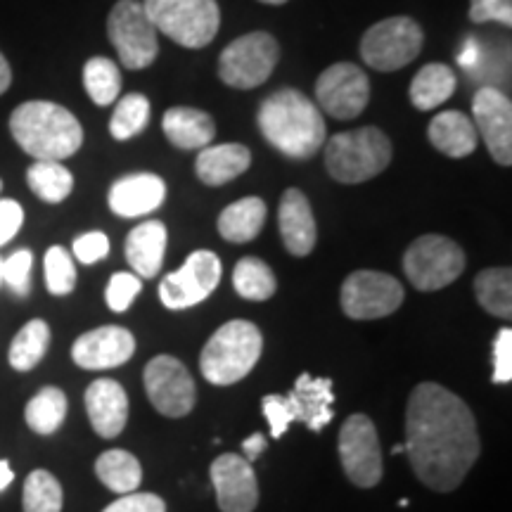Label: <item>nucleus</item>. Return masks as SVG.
Instances as JSON below:
<instances>
[{"label":"nucleus","mask_w":512,"mask_h":512,"mask_svg":"<svg viewBox=\"0 0 512 512\" xmlns=\"http://www.w3.org/2000/svg\"><path fill=\"white\" fill-rule=\"evenodd\" d=\"M406 453L425 486L458 489L479 458V432L467 403L441 384L422 382L406 408Z\"/></svg>","instance_id":"nucleus-1"},{"label":"nucleus","mask_w":512,"mask_h":512,"mask_svg":"<svg viewBox=\"0 0 512 512\" xmlns=\"http://www.w3.org/2000/svg\"><path fill=\"white\" fill-rule=\"evenodd\" d=\"M261 133L275 150L292 159H309L325 145L323 114L297 88H280L256 112Z\"/></svg>","instance_id":"nucleus-2"},{"label":"nucleus","mask_w":512,"mask_h":512,"mask_svg":"<svg viewBox=\"0 0 512 512\" xmlns=\"http://www.w3.org/2000/svg\"><path fill=\"white\" fill-rule=\"evenodd\" d=\"M10 133L36 162H62L76 155L83 143L79 119L67 107L48 100L22 102L10 117Z\"/></svg>","instance_id":"nucleus-3"},{"label":"nucleus","mask_w":512,"mask_h":512,"mask_svg":"<svg viewBox=\"0 0 512 512\" xmlns=\"http://www.w3.org/2000/svg\"><path fill=\"white\" fill-rule=\"evenodd\" d=\"M261 349H264V339L254 323L228 320L204 344L200 356L204 380L219 384V387L240 382L242 377L252 373L256 361L261 358Z\"/></svg>","instance_id":"nucleus-4"},{"label":"nucleus","mask_w":512,"mask_h":512,"mask_svg":"<svg viewBox=\"0 0 512 512\" xmlns=\"http://www.w3.org/2000/svg\"><path fill=\"white\" fill-rule=\"evenodd\" d=\"M332 403H335V389L330 377L302 373L290 394L264 396V415L271 427V437H283L292 422H304L311 432L325 430L335 418Z\"/></svg>","instance_id":"nucleus-5"},{"label":"nucleus","mask_w":512,"mask_h":512,"mask_svg":"<svg viewBox=\"0 0 512 512\" xmlns=\"http://www.w3.org/2000/svg\"><path fill=\"white\" fill-rule=\"evenodd\" d=\"M389 162H392V143L377 126L337 133L325 145V166L339 183H366L380 176Z\"/></svg>","instance_id":"nucleus-6"},{"label":"nucleus","mask_w":512,"mask_h":512,"mask_svg":"<svg viewBox=\"0 0 512 512\" xmlns=\"http://www.w3.org/2000/svg\"><path fill=\"white\" fill-rule=\"evenodd\" d=\"M143 8L157 34L183 48H204L219 34L221 10L216 0H143Z\"/></svg>","instance_id":"nucleus-7"},{"label":"nucleus","mask_w":512,"mask_h":512,"mask_svg":"<svg viewBox=\"0 0 512 512\" xmlns=\"http://www.w3.org/2000/svg\"><path fill=\"white\" fill-rule=\"evenodd\" d=\"M403 271L415 290L437 292L465 271V252L444 235H422L403 254Z\"/></svg>","instance_id":"nucleus-8"},{"label":"nucleus","mask_w":512,"mask_h":512,"mask_svg":"<svg viewBox=\"0 0 512 512\" xmlns=\"http://www.w3.org/2000/svg\"><path fill=\"white\" fill-rule=\"evenodd\" d=\"M280 60V46L268 31H252L228 43L219 57L221 81L238 91H252L271 79Z\"/></svg>","instance_id":"nucleus-9"},{"label":"nucleus","mask_w":512,"mask_h":512,"mask_svg":"<svg viewBox=\"0 0 512 512\" xmlns=\"http://www.w3.org/2000/svg\"><path fill=\"white\" fill-rule=\"evenodd\" d=\"M425 34L411 17H387L370 27L361 38V57L377 72H396L420 55Z\"/></svg>","instance_id":"nucleus-10"},{"label":"nucleus","mask_w":512,"mask_h":512,"mask_svg":"<svg viewBox=\"0 0 512 512\" xmlns=\"http://www.w3.org/2000/svg\"><path fill=\"white\" fill-rule=\"evenodd\" d=\"M107 36L126 69H147L157 60V29L140 0H119L107 17Z\"/></svg>","instance_id":"nucleus-11"},{"label":"nucleus","mask_w":512,"mask_h":512,"mask_svg":"<svg viewBox=\"0 0 512 512\" xmlns=\"http://www.w3.org/2000/svg\"><path fill=\"white\" fill-rule=\"evenodd\" d=\"M221 259L209 249L192 252L181 271L169 273L159 283V299L166 309L183 311L197 306L209 297L221 283Z\"/></svg>","instance_id":"nucleus-12"},{"label":"nucleus","mask_w":512,"mask_h":512,"mask_svg":"<svg viewBox=\"0 0 512 512\" xmlns=\"http://www.w3.org/2000/svg\"><path fill=\"white\" fill-rule=\"evenodd\" d=\"M339 460L349 482L363 489L380 484L382 479V448L377 430L368 415L356 413L339 430Z\"/></svg>","instance_id":"nucleus-13"},{"label":"nucleus","mask_w":512,"mask_h":512,"mask_svg":"<svg viewBox=\"0 0 512 512\" xmlns=\"http://www.w3.org/2000/svg\"><path fill=\"white\" fill-rule=\"evenodd\" d=\"M316 100L320 110L330 114L332 119H356L370 100L368 74L351 62L332 64L318 76Z\"/></svg>","instance_id":"nucleus-14"},{"label":"nucleus","mask_w":512,"mask_h":512,"mask_svg":"<svg viewBox=\"0 0 512 512\" xmlns=\"http://www.w3.org/2000/svg\"><path fill=\"white\" fill-rule=\"evenodd\" d=\"M403 304V285L380 271H356L342 285V309L354 320L392 316Z\"/></svg>","instance_id":"nucleus-15"},{"label":"nucleus","mask_w":512,"mask_h":512,"mask_svg":"<svg viewBox=\"0 0 512 512\" xmlns=\"http://www.w3.org/2000/svg\"><path fill=\"white\" fill-rule=\"evenodd\" d=\"M145 392L166 418H183L195 406V380L174 356H155L145 368Z\"/></svg>","instance_id":"nucleus-16"},{"label":"nucleus","mask_w":512,"mask_h":512,"mask_svg":"<svg viewBox=\"0 0 512 512\" xmlns=\"http://www.w3.org/2000/svg\"><path fill=\"white\" fill-rule=\"evenodd\" d=\"M472 124L484 138L496 164H512V102L494 86L479 88L472 98Z\"/></svg>","instance_id":"nucleus-17"},{"label":"nucleus","mask_w":512,"mask_h":512,"mask_svg":"<svg viewBox=\"0 0 512 512\" xmlns=\"http://www.w3.org/2000/svg\"><path fill=\"white\" fill-rule=\"evenodd\" d=\"M211 484L223 512H252L259 503V484L252 463L235 453H223L211 463Z\"/></svg>","instance_id":"nucleus-18"},{"label":"nucleus","mask_w":512,"mask_h":512,"mask_svg":"<svg viewBox=\"0 0 512 512\" xmlns=\"http://www.w3.org/2000/svg\"><path fill=\"white\" fill-rule=\"evenodd\" d=\"M133 351H136V339L131 332L119 325H105L76 339L72 358L83 370H110L126 363Z\"/></svg>","instance_id":"nucleus-19"},{"label":"nucleus","mask_w":512,"mask_h":512,"mask_svg":"<svg viewBox=\"0 0 512 512\" xmlns=\"http://www.w3.org/2000/svg\"><path fill=\"white\" fill-rule=\"evenodd\" d=\"M110 209L124 219H138L162 207L166 200V183L155 174H131L119 178L110 188Z\"/></svg>","instance_id":"nucleus-20"},{"label":"nucleus","mask_w":512,"mask_h":512,"mask_svg":"<svg viewBox=\"0 0 512 512\" xmlns=\"http://www.w3.org/2000/svg\"><path fill=\"white\" fill-rule=\"evenodd\" d=\"M86 411L93 430L102 439H114L124 432L128 420V396L117 380H95L86 389Z\"/></svg>","instance_id":"nucleus-21"},{"label":"nucleus","mask_w":512,"mask_h":512,"mask_svg":"<svg viewBox=\"0 0 512 512\" xmlns=\"http://www.w3.org/2000/svg\"><path fill=\"white\" fill-rule=\"evenodd\" d=\"M280 235H283V242L287 252L294 256H306L313 252L318 240L316 230V219H313L311 204L306 200L302 190L290 188L285 190L283 200H280Z\"/></svg>","instance_id":"nucleus-22"},{"label":"nucleus","mask_w":512,"mask_h":512,"mask_svg":"<svg viewBox=\"0 0 512 512\" xmlns=\"http://www.w3.org/2000/svg\"><path fill=\"white\" fill-rule=\"evenodd\" d=\"M252 164V152L247 145L223 143L202 147L195 162V174L209 188H219L245 174Z\"/></svg>","instance_id":"nucleus-23"},{"label":"nucleus","mask_w":512,"mask_h":512,"mask_svg":"<svg viewBox=\"0 0 512 512\" xmlns=\"http://www.w3.org/2000/svg\"><path fill=\"white\" fill-rule=\"evenodd\" d=\"M427 138L441 155L463 159L477 150L479 136L472 119L460 110H446L432 119Z\"/></svg>","instance_id":"nucleus-24"},{"label":"nucleus","mask_w":512,"mask_h":512,"mask_svg":"<svg viewBox=\"0 0 512 512\" xmlns=\"http://www.w3.org/2000/svg\"><path fill=\"white\" fill-rule=\"evenodd\" d=\"M166 226L162 221H145L128 233L126 259L138 278H155L164 264Z\"/></svg>","instance_id":"nucleus-25"},{"label":"nucleus","mask_w":512,"mask_h":512,"mask_svg":"<svg viewBox=\"0 0 512 512\" xmlns=\"http://www.w3.org/2000/svg\"><path fill=\"white\" fill-rule=\"evenodd\" d=\"M164 136L178 150H202L216 136V124L207 112L195 107H171L162 119Z\"/></svg>","instance_id":"nucleus-26"},{"label":"nucleus","mask_w":512,"mask_h":512,"mask_svg":"<svg viewBox=\"0 0 512 512\" xmlns=\"http://www.w3.org/2000/svg\"><path fill=\"white\" fill-rule=\"evenodd\" d=\"M266 214V202L259 200V197H245V200L228 204L219 216L221 238L235 242V245L254 240L264 228Z\"/></svg>","instance_id":"nucleus-27"},{"label":"nucleus","mask_w":512,"mask_h":512,"mask_svg":"<svg viewBox=\"0 0 512 512\" xmlns=\"http://www.w3.org/2000/svg\"><path fill=\"white\" fill-rule=\"evenodd\" d=\"M456 86H458L456 74H453L446 64L432 62V64H425V67L415 74L408 95H411L415 110L430 112L444 105V102L456 93Z\"/></svg>","instance_id":"nucleus-28"},{"label":"nucleus","mask_w":512,"mask_h":512,"mask_svg":"<svg viewBox=\"0 0 512 512\" xmlns=\"http://www.w3.org/2000/svg\"><path fill=\"white\" fill-rule=\"evenodd\" d=\"M95 475L114 494H133L143 479V467L133 453L112 448L95 460Z\"/></svg>","instance_id":"nucleus-29"},{"label":"nucleus","mask_w":512,"mask_h":512,"mask_svg":"<svg viewBox=\"0 0 512 512\" xmlns=\"http://www.w3.org/2000/svg\"><path fill=\"white\" fill-rule=\"evenodd\" d=\"M50 344V328L46 320L36 318L29 320L22 330L17 332L15 339H12L8 361L10 366L19 370V373H27V370H34L38 363L43 361Z\"/></svg>","instance_id":"nucleus-30"},{"label":"nucleus","mask_w":512,"mask_h":512,"mask_svg":"<svg viewBox=\"0 0 512 512\" xmlns=\"http://www.w3.org/2000/svg\"><path fill=\"white\" fill-rule=\"evenodd\" d=\"M477 302L491 316L510 320L512 316V271L510 268H486L475 278Z\"/></svg>","instance_id":"nucleus-31"},{"label":"nucleus","mask_w":512,"mask_h":512,"mask_svg":"<svg viewBox=\"0 0 512 512\" xmlns=\"http://www.w3.org/2000/svg\"><path fill=\"white\" fill-rule=\"evenodd\" d=\"M67 418V396L57 387H43L34 399L27 403L24 420H27L29 430L48 437L62 427Z\"/></svg>","instance_id":"nucleus-32"},{"label":"nucleus","mask_w":512,"mask_h":512,"mask_svg":"<svg viewBox=\"0 0 512 512\" xmlns=\"http://www.w3.org/2000/svg\"><path fill=\"white\" fill-rule=\"evenodd\" d=\"M27 183L38 200L60 204L72 195L74 176L62 162H34L27 171Z\"/></svg>","instance_id":"nucleus-33"},{"label":"nucleus","mask_w":512,"mask_h":512,"mask_svg":"<svg viewBox=\"0 0 512 512\" xmlns=\"http://www.w3.org/2000/svg\"><path fill=\"white\" fill-rule=\"evenodd\" d=\"M233 287L247 302H266L278 290V283H275V275L266 261L245 256L235 264Z\"/></svg>","instance_id":"nucleus-34"},{"label":"nucleus","mask_w":512,"mask_h":512,"mask_svg":"<svg viewBox=\"0 0 512 512\" xmlns=\"http://www.w3.org/2000/svg\"><path fill=\"white\" fill-rule=\"evenodd\" d=\"M83 86L95 105L107 107L121 93V72L110 57H91L83 64Z\"/></svg>","instance_id":"nucleus-35"},{"label":"nucleus","mask_w":512,"mask_h":512,"mask_svg":"<svg viewBox=\"0 0 512 512\" xmlns=\"http://www.w3.org/2000/svg\"><path fill=\"white\" fill-rule=\"evenodd\" d=\"M150 121V100L143 93H128L117 102L110 119V133L114 140H128L143 133Z\"/></svg>","instance_id":"nucleus-36"},{"label":"nucleus","mask_w":512,"mask_h":512,"mask_svg":"<svg viewBox=\"0 0 512 512\" xmlns=\"http://www.w3.org/2000/svg\"><path fill=\"white\" fill-rule=\"evenodd\" d=\"M24 512H62V484L48 470H34L24 482Z\"/></svg>","instance_id":"nucleus-37"},{"label":"nucleus","mask_w":512,"mask_h":512,"mask_svg":"<svg viewBox=\"0 0 512 512\" xmlns=\"http://www.w3.org/2000/svg\"><path fill=\"white\" fill-rule=\"evenodd\" d=\"M43 264H46V285L50 294H55V297H67V294L74 292L76 268L72 256L67 254V249L50 247Z\"/></svg>","instance_id":"nucleus-38"},{"label":"nucleus","mask_w":512,"mask_h":512,"mask_svg":"<svg viewBox=\"0 0 512 512\" xmlns=\"http://www.w3.org/2000/svg\"><path fill=\"white\" fill-rule=\"evenodd\" d=\"M31 266L34 254L29 249H17L3 261V285H8L17 297H27L31 290Z\"/></svg>","instance_id":"nucleus-39"},{"label":"nucleus","mask_w":512,"mask_h":512,"mask_svg":"<svg viewBox=\"0 0 512 512\" xmlns=\"http://www.w3.org/2000/svg\"><path fill=\"white\" fill-rule=\"evenodd\" d=\"M140 290H143V280L133 273H114L110 278V285H107V306L114 313H124L131 309L133 299L138 297Z\"/></svg>","instance_id":"nucleus-40"},{"label":"nucleus","mask_w":512,"mask_h":512,"mask_svg":"<svg viewBox=\"0 0 512 512\" xmlns=\"http://www.w3.org/2000/svg\"><path fill=\"white\" fill-rule=\"evenodd\" d=\"M470 19L475 24H512V0H470Z\"/></svg>","instance_id":"nucleus-41"},{"label":"nucleus","mask_w":512,"mask_h":512,"mask_svg":"<svg viewBox=\"0 0 512 512\" xmlns=\"http://www.w3.org/2000/svg\"><path fill=\"white\" fill-rule=\"evenodd\" d=\"M107 254H110V238H107L105 233H98V230L74 240V256L81 264H98V261L105 259Z\"/></svg>","instance_id":"nucleus-42"},{"label":"nucleus","mask_w":512,"mask_h":512,"mask_svg":"<svg viewBox=\"0 0 512 512\" xmlns=\"http://www.w3.org/2000/svg\"><path fill=\"white\" fill-rule=\"evenodd\" d=\"M512 380V330H498L494 342V382L508 384Z\"/></svg>","instance_id":"nucleus-43"},{"label":"nucleus","mask_w":512,"mask_h":512,"mask_svg":"<svg viewBox=\"0 0 512 512\" xmlns=\"http://www.w3.org/2000/svg\"><path fill=\"white\" fill-rule=\"evenodd\" d=\"M102 512H166V503L157 494H126Z\"/></svg>","instance_id":"nucleus-44"},{"label":"nucleus","mask_w":512,"mask_h":512,"mask_svg":"<svg viewBox=\"0 0 512 512\" xmlns=\"http://www.w3.org/2000/svg\"><path fill=\"white\" fill-rule=\"evenodd\" d=\"M24 223V209L15 200H0V247L15 238Z\"/></svg>","instance_id":"nucleus-45"},{"label":"nucleus","mask_w":512,"mask_h":512,"mask_svg":"<svg viewBox=\"0 0 512 512\" xmlns=\"http://www.w3.org/2000/svg\"><path fill=\"white\" fill-rule=\"evenodd\" d=\"M266 451V437L264 434H252V437H247L242 441V453H245V460L247 463H254L256 458L261 456V453Z\"/></svg>","instance_id":"nucleus-46"},{"label":"nucleus","mask_w":512,"mask_h":512,"mask_svg":"<svg viewBox=\"0 0 512 512\" xmlns=\"http://www.w3.org/2000/svg\"><path fill=\"white\" fill-rule=\"evenodd\" d=\"M10 83H12V69L8 60H5V55L0 53V95L8 91Z\"/></svg>","instance_id":"nucleus-47"},{"label":"nucleus","mask_w":512,"mask_h":512,"mask_svg":"<svg viewBox=\"0 0 512 512\" xmlns=\"http://www.w3.org/2000/svg\"><path fill=\"white\" fill-rule=\"evenodd\" d=\"M12 479H15V472H12L8 460H0V491L8 489V486L12 484Z\"/></svg>","instance_id":"nucleus-48"},{"label":"nucleus","mask_w":512,"mask_h":512,"mask_svg":"<svg viewBox=\"0 0 512 512\" xmlns=\"http://www.w3.org/2000/svg\"><path fill=\"white\" fill-rule=\"evenodd\" d=\"M259 3H266V5H285L287 0H259Z\"/></svg>","instance_id":"nucleus-49"},{"label":"nucleus","mask_w":512,"mask_h":512,"mask_svg":"<svg viewBox=\"0 0 512 512\" xmlns=\"http://www.w3.org/2000/svg\"><path fill=\"white\" fill-rule=\"evenodd\" d=\"M403 451H406V446H403V444H396V446L392 448V453H403Z\"/></svg>","instance_id":"nucleus-50"},{"label":"nucleus","mask_w":512,"mask_h":512,"mask_svg":"<svg viewBox=\"0 0 512 512\" xmlns=\"http://www.w3.org/2000/svg\"><path fill=\"white\" fill-rule=\"evenodd\" d=\"M3 261L5 259H0V287H3Z\"/></svg>","instance_id":"nucleus-51"},{"label":"nucleus","mask_w":512,"mask_h":512,"mask_svg":"<svg viewBox=\"0 0 512 512\" xmlns=\"http://www.w3.org/2000/svg\"><path fill=\"white\" fill-rule=\"evenodd\" d=\"M0 190H3V181H0Z\"/></svg>","instance_id":"nucleus-52"}]
</instances>
